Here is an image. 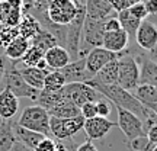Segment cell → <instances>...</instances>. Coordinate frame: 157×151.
Returning a JSON list of instances; mask_svg holds the SVG:
<instances>
[{"mask_svg":"<svg viewBox=\"0 0 157 151\" xmlns=\"http://www.w3.org/2000/svg\"><path fill=\"white\" fill-rule=\"evenodd\" d=\"M109 3H111V6L113 7V10L117 12V13H119V12H122L129 7L128 0H109Z\"/></svg>","mask_w":157,"mask_h":151,"instance_id":"38","label":"cell"},{"mask_svg":"<svg viewBox=\"0 0 157 151\" xmlns=\"http://www.w3.org/2000/svg\"><path fill=\"white\" fill-rule=\"evenodd\" d=\"M119 54H121V52H119ZM119 54H115V52L106 50V48H103V47H98V48L90 50L89 52H87V55H86V70H87V73H89L92 77H95L96 74H98V71H99L103 66H106L109 61L118 58Z\"/></svg>","mask_w":157,"mask_h":151,"instance_id":"11","label":"cell"},{"mask_svg":"<svg viewBox=\"0 0 157 151\" xmlns=\"http://www.w3.org/2000/svg\"><path fill=\"white\" fill-rule=\"evenodd\" d=\"M117 108V113H118V122L117 126L122 134L127 137V140L132 141L138 137H144L146 135V129H144V122L140 116H137L135 113L125 111L122 108L115 106Z\"/></svg>","mask_w":157,"mask_h":151,"instance_id":"9","label":"cell"},{"mask_svg":"<svg viewBox=\"0 0 157 151\" xmlns=\"http://www.w3.org/2000/svg\"><path fill=\"white\" fill-rule=\"evenodd\" d=\"M103 28H105V32H113V31H119V29H122L121 28V23H119V21H118L117 16L108 17L106 21H105Z\"/></svg>","mask_w":157,"mask_h":151,"instance_id":"36","label":"cell"},{"mask_svg":"<svg viewBox=\"0 0 157 151\" xmlns=\"http://www.w3.org/2000/svg\"><path fill=\"white\" fill-rule=\"evenodd\" d=\"M21 70V74H22L23 80L36 90H42L44 89V80L47 77V74L50 70H41L38 67H19Z\"/></svg>","mask_w":157,"mask_h":151,"instance_id":"21","label":"cell"},{"mask_svg":"<svg viewBox=\"0 0 157 151\" xmlns=\"http://www.w3.org/2000/svg\"><path fill=\"white\" fill-rule=\"evenodd\" d=\"M64 86H66V80H64V76L60 73V70H50L44 80V89L42 90L57 92V90H61Z\"/></svg>","mask_w":157,"mask_h":151,"instance_id":"30","label":"cell"},{"mask_svg":"<svg viewBox=\"0 0 157 151\" xmlns=\"http://www.w3.org/2000/svg\"><path fill=\"white\" fill-rule=\"evenodd\" d=\"M41 29H42L41 23H39L32 15H29V13H23L22 19H21V22H19V25H17L19 35L23 36V38L29 39V41L34 38Z\"/></svg>","mask_w":157,"mask_h":151,"instance_id":"23","label":"cell"},{"mask_svg":"<svg viewBox=\"0 0 157 151\" xmlns=\"http://www.w3.org/2000/svg\"><path fill=\"white\" fill-rule=\"evenodd\" d=\"M3 83H5L6 89L10 90L17 99H21V97H28V99L35 100V102H36V99H38L39 90L31 87V86L23 80L16 61H12V60H9V58H7V66H6Z\"/></svg>","mask_w":157,"mask_h":151,"instance_id":"2","label":"cell"},{"mask_svg":"<svg viewBox=\"0 0 157 151\" xmlns=\"http://www.w3.org/2000/svg\"><path fill=\"white\" fill-rule=\"evenodd\" d=\"M63 90L68 100H71L78 108H82L87 102H98L103 97L86 83H68L63 87Z\"/></svg>","mask_w":157,"mask_h":151,"instance_id":"10","label":"cell"},{"mask_svg":"<svg viewBox=\"0 0 157 151\" xmlns=\"http://www.w3.org/2000/svg\"><path fill=\"white\" fill-rule=\"evenodd\" d=\"M137 45L146 52L151 51L157 44V25L150 21H143L135 34Z\"/></svg>","mask_w":157,"mask_h":151,"instance_id":"14","label":"cell"},{"mask_svg":"<svg viewBox=\"0 0 157 151\" xmlns=\"http://www.w3.org/2000/svg\"><path fill=\"white\" fill-rule=\"evenodd\" d=\"M19 109V99L9 89L0 90V119H13Z\"/></svg>","mask_w":157,"mask_h":151,"instance_id":"20","label":"cell"},{"mask_svg":"<svg viewBox=\"0 0 157 151\" xmlns=\"http://www.w3.org/2000/svg\"><path fill=\"white\" fill-rule=\"evenodd\" d=\"M84 7H86V17L95 21H106L108 17L117 13L111 6L109 0H84Z\"/></svg>","mask_w":157,"mask_h":151,"instance_id":"15","label":"cell"},{"mask_svg":"<svg viewBox=\"0 0 157 151\" xmlns=\"http://www.w3.org/2000/svg\"><path fill=\"white\" fill-rule=\"evenodd\" d=\"M12 131H13V135H15V141L22 142L23 145L29 147L31 150H35L39 142L44 138H47L45 135L39 134V132H35V131H31V129H26L23 126H21V125H17L16 121H13Z\"/></svg>","mask_w":157,"mask_h":151,"instance_id":"19","label":"cell"},{"mask_svg":"<svg viewBox=\"0 0 157 151\" xmlns=\"http://www.w3.org/2000/svg\"><path fill=\"white\" fill-rule=\"evenodd\" d=\"M93 78L102 84H118V58L103 66Z\"/></svg>","mask_w":157,"mask_h":151,"instance_id":"25","label":"cell"},{"mask_svg":"<svg viewBox=\"0 0 157 151\" xmlns=\"http://www.w3.org/2000/svg\"><path fill=\"white\" fill-rule=\"evenodd\" d=\"M144 5H146V9L148 12V15H157V0H147L144 2Z\"/></svg>","mask_w":157,"mask_h":151,"instance_id":"40","label":"cell"},{"mask_svg":"<svg viewBox=\"0 0 157 151\" xmlns=\"http://www.w3.org/2000/svg\"><path fill=\"white\" fill-rule=\"evenodd\" d=\"M140 84V67L132 55L124 51L118 57V86L134 92Z\"/></svg>","mask_w":157,"mask_h":151,"instance_id":"5","label":"cell"},{"mask_svg":"<svg viewBox=\"0 0 157 151\" xmlns=\"http://www.w3.org/2000/svg\"><path fill=\"white\" fill-rule=\"evenodd\" d=\"M60 73L64 76L66 84L68 83H86L87 80L93 78L86 70V57H82L76 61H70L60 70Z\"/></svg>","mask_w":157,"mask_h":151,"instance_id":"13","label":"cell"},{"mask_svg":"<svg viewBox=\"0 0 157 151\" xmlns=\"http://www.w3.org/2000/svg\"><path fill=\"white\" fill-rule=\"evenodd\" d=\"M50 116L54 118H74L80 115V108L76 106L71 100L64 97L61 102H58L56 106H52L48 111Z\"/></svg>","mask_w":157,"mask_h":151,"instance_id":"24","label":"cell"},{"mask_svg":"<svg viewBox=\"0 0 157 151\" xmlns=\"http://www.w3.org/2000/svg\"><path fill=\"white\" fill-rule=\"evenodd\" d=\"M44 60L48 66V70H61L63 67H66L71 61V57L64 47L56 45L48 51H45Z\"/></svg>","mask_w":157,"mask_h":151,"instance_id":"17","label":"cell"},{"mask_svg":"<svg viewBox=\"0 0 157 151\" xmlns=\"http://www.w3.org/2000/svg\"><path fill=\"white\" fill-rule=\"evenodd\" d=\"M147 55L150 57L153 61H156V62H157V44H156V47H154V48H153L151 51H148V54H147Z\"/></svg>","mask_w":157,"mask_h":151,"instance_id":"44","label":"cell"},{"mask_svg":"<svg viewBox=\"0 0 157 151\" xmlns=\"http://www.w3.org/2000/svg\"><path fill=\"white\" fill-rule=\"evenodd\" d=\"M56 147H57L56 141L47 137V138H44V140L39 142L38 147H36L34 151H56Z\"/></svg>","mask_w":157,"mask_h":151,"instance_id":"35","label":"cell"},{"mask_svg":"<svg viewBox=\"0 0 157 151\" xmlns=\"http://www.w3.org/2000/svg\"><path fill=\"white\" fill-rule=\"evenodd\" d=\"M12 125L13 119H0V151H9L15 144Z\"/></svg>","mask_w":157,"mask_h":151,"instance_id":"26","label":"cell"},{"mask_svg":"<svg viewBox=\"0 0 157 151\" xmlns=\"http://www.w3.org/2000/svg\"><path fill=\"white\" fill-rule=\"evenodd\" d=\"M9 151H34V150H31L29 147L23 145L22 142H17V141H15V144L12 145V148Z\"/></svg>","mask_w":157,"mask_h":151,"instance_id":"43","label":"cell"},{"mask_svg":"<svg viewBox=\"0 0 157 151\" xmlns=\"http://www.w3.org/2000/svg\"><path fill=\"white\" fill-rule=\"evenodd\" d=\"M17 125L23 128L39 132V134L48 137L51 134L50 131V113L47 109H44L39 105H31L26 106L22 111L19 119L16 121Z\"/></svg>","mask_w":157,"mask_h":151,"instance_id":"4","label":"cell"},{"mask_svg":"<svg viewBox=\"0 0 157 151\" xmlns=\"http://www.w3.org/2000/svg\"><path fill=\"white\" fill-rule=\"evenodd\" d=\"M77 13L76 0H50L47 6V17L56 25L67 26Z\"/></svg>","mask_w":157,"mask_h":151,"instance_id":"7","label":"cell"},{"mask_svg":"<svg viewBox=\"0 0 157 151\" xmlns=\"http://www.w3.org/2000/svg\"><path fill=\"white\" fill-rule=\"evenodd\" d=\"M2 28H3V25H2V23H0V31H2Z\"/></svg>","mask_w":157,"mask_h":151,"instance_id":"49","label":"cell"},{"mask_svg":"<svg viewBox=\"0 0 157 151\" xmlns=\"http://www.w3.org/2000/svg\"><path fill=\"white\" fill-rule=\"evenodd\" d=\"M23 2H32V0H23Z\"/></svg>","mask_w":157,"mask_h":151,"instance_id":"50","label":"cell"},{"mask_svg":"<svg viewBox=\"0 0 157 151\" xmlns=\"http://www.w3.org/2000/svg\"><path fill=\"white\" fill-rule=\"evenodd\" d=\"M96 108H98V116L106 118L111 113V105L105 99H101V100L96 102Z\"/></svg>","mask_w":157,"mask_h":151,"instance_id":"37","label":"cell"},{"mask_svg":"<svg viewBox=\"0 0 157 151\" xmlns=\"http://www.w3.org/2000/svg\"><path fill=\"white\" fill-rule=\"evenodd\" d=\"M44 51H41L39 48L36 47H29V50L25 52V55L21 58V60H17V64H22L25 67H36L38 66V62L44 58Z\"/></svg>","mask_w":157,"mask_h":151,"instance_id":"31","label":"cell"},{"mask_svg":"<svg viewBox=\"0 0 157 151\" xmlns=\"http://www.w3.org/2000/svg\"><path fill=\"white\" fill-rule=\"evenodd\" d=\"M6 66H7V58H6L5 55H0V84H2L3 77H5Z\"/></svg>","mask_w":157,"mask_h":151,"instance_id":"42","label":"cell"},{"mask_svg":"<svg viewBox=\"0 0 157 151\" xmlns=\"http://www.w3.org/2000/svg\"><path fill=\"white\" fill-rule=\"evenodd\" d=\"M151 151H157V144H156L154 147H153V150H151Z\"/></svg>","mask_w":157,"mask_h":151,"instance_id":"48","label":"cell"},{"mask_svg":"<svg viewBox=\"0 0 157 151\" xmlns=\"http://www.w3.org/2000/svg\"><path fill=\"white\" fill-rule=\"evenodd\" d=\"M80 115L84 119H90V118L98 116V108H96V102H87L80 108Z\"/></svg>","mask_w":157,"mask_h":151,"instance_id":"34","label":"cell"},{"mask_svg":"<svg viewBox=\"0 0 157 151\" xmlns=\"http://www.w3.org/2000/svg\"><path fill=\"white\" fill-rule=\"evenodd\" d=\"M134 96L146 108L157 103V87L150 84H138L134 90Z\"/></svg>","mask_w":157,"mask_h":151,"instance_id":"27","label":"cell"},{"mask_svg":"<svg viewBox=\"0 0 157 151\" xmlns=\"http://www.w3.org/2000/svg\"><path fill=\"white\" fill-rule=\"evenodd\" d=\"M117 17H118V21H119V23H121V28H122L129 36H135L137 29H138V26H140V23L143 22V21L135 19V17L129 13L128 9L117 13Z\"/></svg>","mask_w":157,"mask_h":151,"instance_id":"29","label":"cell"},{"mask_svg":"<svg viewBox=\"0 0 157 151\" xmlns=\"http://www.w3.org/2000/svg\"><path fill=\"white\" fill-rule=\"evenodd\" d=\"M56 151H67V147L63 144L61 141L60 142H57V147H56Z\"/></svg>","mask_w":157,"mask_h":151,"instance_id":"45","label":"cell"},{"mask_svg":"<svg viewBox=\"0 0 157 151\" xmlns=\"http://www.w3.org/2000/svg\"><path fill=\"white\" fill-rule=\"evenodd\" d=\"M76 2H77V13L73 21L67 25L66 45H64V48L68 51V54L71 57V61H76L80 58V44H82L84 19H86L84 0H76Z\"/></svg>","mask_w":157,"mask_h":151,"instance_id":"3","label":"cell"},{"mask_svg":"<svg viewBox=\"0 0 157 151\" xmlns=\"http://www.w3.org/2000/svg\"><path fill=\"white\" fill-rule=\"evenodd\" d=\"M143 0H128V3L129 6H132V5H137V3H141Z\"/></svg>","mask_w":157,"mask_h":151,"instance_id":"47","label":"cell"},{"mask_svg":"<svg viewBox=\"0 0 157 151\" xmlns=\"http://www.w3.org/2000/svg\"><path fill=\"white\" fill-rule=\"evenodd\" d=\"M19 36V31L17 26H7L3 25V28L0 31V48H6L10 44L13 39H16Z\"/></svg>","mask_w":157,"mask_h":151,"instance_id":"32","label":"cell"},{"mask_svg":"<svg viewBox=\"0 0 157 151\" xmlns=\"http://www.w3.org/2000/svg\"><path fill=\"white\" fill-rule=\"evenodd\" d=\"M128 42H129V35L124 29H119V31H113V32H105L102 47L115 52V54H119V52L127 51Z\"/></svg>","mask_w":157,"mask_h":151,"instance_id":"18","label":"cell"},{"mask_svg":"<svg viewBox=\"0 0 157 151\" xmlns=\"http://www.w3.org/2000/svg\"><path fill=\"white\" fill-rule=\"evenodd\" d=\"M113 126H117V122H112L111 119L103 116H95L84 121L83 131L86 132V135H87V138L90 141H95L105 138L111 132V129Z\"/></svg>","mask_w":157,"mask_h":151,"instance_id":"12","label":"cell"},{"mask_svg":"<svg viewBox=\"0 0 157 151\" xmlns=\"http://www.w3.org/2000/svg\"><path fill=\"white\" fill-rule=\"evenodd\" d=\"M31 45H32V47H36V48H39L41 51L45 52V51H48L50 48L58 45V41H57L56 36L51 34V32H48L47 29L42 28L34 38L31 39Z\"/></svg>","mask_w":157,"mask_h":151,"instance_id":"28","label":"cell"},{"mask_svg":"<svg viewBox=\"0 0 157 151\" xmlns=\"http://www.w3.org/2000/svg\"><path fill=\"white\" fill-rule=\"evenodd\" d=\"M144 2H147V0H144Z\"/></svg>","mask_w":157,"mask_h":151,"instance_id":"51","label":"cell"},{"mask_svg":"<svg viewBox=\"0 0 157 151\" xmlns=\"http://www.w3.org/2000/svg\"><path fill=\"white\" fill-rule=\"evenodd\" d=\"M147 109H150L154 115H157V103H154V105H150V106L147 108Z\"/></svg>","mask_w":157,"mask_h":151,"instance_id":"46","label":"cell"},{"mask_svg":"<svg viewBox=\"0 0 157 151\" xmlns=\"http://www.w3.org/2000/svg\"><path fill=\"white\" fill-rule=\"evenodd\" d=\"M76 151H98V148L93 145V142H92V141L87 140L86 142L80 144V145L76 148Z\"/></svg>","mask_w":157,"mask_h":151,"instance_id":"41","label":"cell"},{"mask_svg":"<svg viewBox=\"0 0 157 151\" xmlns=\"http://www.w3.org/2000/svg\"><path fill=\"white\" fill-rule=\"evenodd\" d=\"M103 25H105V21H95L89 17L84 19L82 44H80V58L87 55L90 50L103 45V36H105Z\"/></svg>","mask_w":157,"mask_h":151,"instance_id":"6","label":"cell"},{"mask_svg":"<svg viewBox=\"0 0 157 151\" xmlns=\"http://www.w3.org/2000/svg\"><path fill=\"white\" fill-rule=\"evenodd\" d=\"M84 119L82 115L74 118H54L50 116V131L57 140H68L82 131L84 126Z\"/></svg>","mask_w":157,"mask_h":151,"instance_id":"8","label":"cell"},{"mask_svg":"<svg viewBox=\"0 0 157 151\" xmlns=\"http://www.w3.org/2000/svg\"><path fill=\"white\" fill-rule=\"evenodd\" d=\"M147 138H148V142L153 144V145H156L157 144V123L151 125L150 128L147 129Z\"/></svg>","mask_w":157,"mask_h":151,"instance_id":"39","label":"cell"},{"mask_svg":"<svg viewBox=\"0 0 157 151\" xmlns=\"http://www.w3.org/2000/svg\"><path fill=\"white\" fill-rule=\"evenodd\" d=\"M86 84H89L90 87H93V89H95L98 93H101L103 97L109 99L115 106H119V108H122V109H125V111H129V112L135 113L137 116L144 118L146 121L153 113L151 111L147 109L143 103H140L138 99H137L131 92L122 89V87L118 86V84H102V83H99V81H96L95 78L87 80Z\"/></svg>","mask_w":157,"mask_h":151,"instance_id":"1","label":"cell"},{"mask_svg":"<svg viewBox=\"0 0 157 151\" xmlns=\"http://www.w3.org/2000/svg\"><path fill=\"white\" fill-rule=\"evenodd\" d=\"M29 47H31V41L19 35L16 39H13L5 48V57L12 61H17L25 55V52L29 50Z\"/></svg>","mask_w":157,"mask_h":151,"instance_id":"22","label":"cell"},{"mask_svg":"<svg viewBox=\"0 0 157 151\" xmlns=\"http://www.w3.org/2000/svg\"><path fill=\"white\" fill-rule=\"evenodd\" d=\"M135 60L140 67V84H150L157 87V62L153 61L147 54H140Z\"/></svg>","mask_w":157,"mask_h":151,"instance_id":"16","label":"cell"},{"mask_svg":"<svg viewBox=\"0 0 157 151\" xmlns=\"http://www.w3.org/2000/svg\"><path fill=\"white\" fill-rule=\"evenodd\" d=\"M129 13L135 17V19H138V21H146L147 16H148V12L146 9V5L141 2V3H137V5H132L128 7Z\"/></svg>","mask_w":157,"mask_h":151,"instance_id":"33","label":"cell"}]
</instances>
